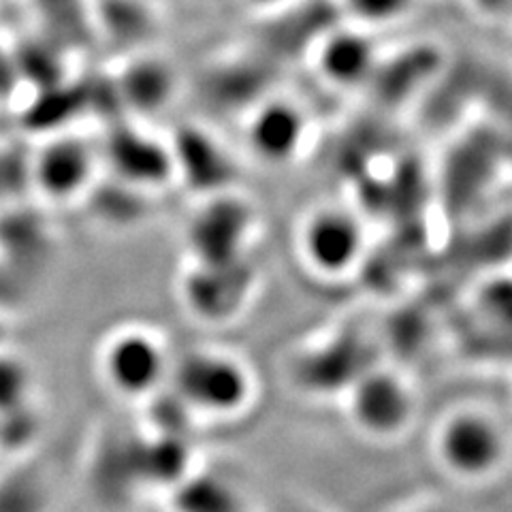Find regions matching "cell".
Instances as JSON below:
<instances>
[{
  "instance_id": "cell-13",
  "label": "cell",
  "mask_w": 512,
  "mask_h": 512,
  "mask_svg": "<svg viewBox=\"0 0 512 512\" xmlns=\"http://www.w3.org/2000/svg\"><path fill=\"white\" fill-rule=\"evenodd\" d=\"M94 22L109 43L118 45L124 54L152 47L163 11L158 0H96Z\"/></svg>"
},
{
  "instance_id": "cell-4",
  "label": "cell",
  "mask_w": 512,
  "mask_h": 512,
  "mask_svg": "<svg viewBox=\"0 0 512 512\" xmlns=\"http://www.w3.org/2000/svg\"><path fill=\"white\" fill-rule=\"evenodd\" d=\"M171 363L165 338L146 325H122L107 333L96 355L103 382L126 399L154 397L169 380Z\"/></svg>"
},
{
  "instance_id": "cell-8",
  "label": "cell",
  "mask_w": 512,
  "mask_h": 512,
  "mask_svg": "<svg viewBox=\"0 0 512 512\" xmlns=\"http://www.w3.org/2000/svg\"><path fill=\"white\" fill-rule=\"evenodd\" d=\"M346 412L361 434L389 440L412 423L414 391L404 376L389 370H367L348 389Z\"/></svg>"
},
{
  "instance_id": "cell-5",
  "label": "cell",
  "mask_w": 512,
  "mask_h": 512,
  "mask_svg": "<svg viewBox=\"0 0 512 512\" xmlns=\"http://www.w3.org/2000/svg\"><path fill=\"white\" fill-rule=\"evenodd\" d=\"M367 235L359 216L342 205H318L297 227V252L310 274L342 280L363 259Z\"/></svg>"
},
{
  "instance_id": "cell-17",
  "label": "cell",
  "mask_w": 512,
  "mask_h": 512,
  "mask_svg": "<svg viewBox=\"0 0 512 512\" xmlns=\"http://www.w3.org/2000/svg\"><path fill=\"white\" fill-rule=\"evenodd\" d=\"M26 190H30L28 148L0 143V212L13 207Z\"/></svg>"
},
{
  "instance_id": "cell-10",
  "label": "cell",
  "mask_w": 512,
  "mask_h": 512,
  "mask_svg": "<svg viewBox=\"0 0 512 512\" xmlns=\"http://www.w3.org/2000/svg\"><path fill=\"white\" fill-rule=\"evenodd\" d=\"M111 86L120 105L133 114V120L146 122V118L173 105L180 94L182 79L169 58L146 47L124 54L118 71L111 77Z\"/></svg>"
},
{
  "instance_id": "cell-9",
  "label": "cell",
  "mask_w": 512,
  "mask_h": 512,
  "mask_svg": "<svg viewBox=\"0 0 512 512\" xmlns=\"http://www.w3.org/2000/svg\"><path fill=\"white\" fill-rule=\"evenodd\" d=\"M378 43L372 30L346 22H335L316 41L308 62L320 82L338 90L365 88L380 60Z\"/></svg>"
},
{
  "instance_id": "cell-7",
  "label": "cell",
  "mask_w": 512,
  "mask_h": 512,
  "mask_svg": "<svg viewBox=\"0 0 512 512\" xmlns=\"http://www.w3.org/2000/svg\"><path fill=\"white\" fill-rule=\"evenodd\" d=\"M312 120L291 96L269 92L244 114V139L250 154L265 165H288L308 148Z\"/></svg>"
},
{
  "instance_id": "cell-3",
  "label": "cell",
  "mask_w": 512,
  "mask_h": 512,
  "mask_svg": "<svg viewBox=\"0 0 512 512\" xmlns=\"http://www.w3.org/2000/svg\"><path fill=\"white\" fill-rule=\"evenodd\" d=\"M103 171L101 146L75 131H54L28 148L30 190L54 205L86 199Z\"/></svg>"
},
{
  "instance_id": "cell-15",
  "label": "cell",
  "mask_w": 512,
  "mask_h": 512,
  "mask_svg": "<svg viewBox=\"0 0 512 512\" xmlns=\"http://www.w3.org/2000/svg\"><path fill=\"white\" fill-rule=\"evenodd\" d=\"M35 393L37 380L30 363L20 352L0 344V419L28 412Z\"/></svg>"
},
{
  "instance_id": "cell-6",
  "label": "cell",
  "mask_w": 512,
  "mask_h": 512,
  "mask_svg": "<svg viewBox=\"0 0 512 512\" xmlns=\"http://www.w3.org/2000/svg\"><path fill=\"white\" fill-rule=\"evenodd\" d=\"M103 169L137 192L158 190L175 178L171 139L158 137L141 120L118 124L101 143Z\"/></svg>"
},
{
  "instance_id": "cell-11",
  "label": "cell",
  "mask_w": 512,
  "mask_h": 512,
  "mask_svg": "<svg viewBox=\"0 0 512 512\" xmlns=\"http://www.w3.org/2000/svg\"><path fill=\"white\" fill-rule=\"evenodd\" d=\"M250 288L244 259L195 261L186 274L184 297L188 308L203 318H227L239 310Z\"/></svg>"
},
{
  "instance_id": "cell-18",
  "label": "cell",
  "mask_w": 512,
  "mask_h": 512,
  "mask_svg": "<svg viewBox=\"0 0 512 512\" xmlns=\"http://www.w3.org/2000/svg\"><path fill=\"white\" fill-rule=\"evenodd\" d=\"M242 3H246L250 9L265 15V13L276 11V9H280V7L288 5V3H293V0H242Z\"/></svg>"
},
{
  "instance_id": "cell-16",
  "label": "cell",
  "mask_w": 512,
  "mask_h": 512,
  "mask_svg": "<svg viewBox=\"0 0 512 512\" xmlns=\"http://www.w3.org/2000/svg\"><path fill=\"white\" fill-rule=\"evenodd\" d=\"M414 0H338V11L346 22L374 30L406 20Z\"/></svg>"
},
{
  "instance_id": "cell-12",
  "label": "cell",
  "mask_w": 512,
  "mask_h": 512,
  "mask_svg": "<svg viewBox=\"0 0 512 512\" xmlns=\"http://www.w3.org/2000/svg\"><path fill=\"white\" fill-rule=\"evenodd\" d=\"M169 139L175 160V175L216 192L229 188L233 158L224 150L218 137L207 133L205 128L186 126L184 131Z\"/></svg>"
},
{
  "instance_id": "cell-1",
  "label": "cell",
  "mask_w": 512,
  "mask_h": 512,
  "mask_svg": "<svg viewBox=\"0 0 512 512\" xmlns=\"http://www.w3.org/2000/svg\"><path fill=\"white\" fill-rule=\"evenodd\" d=\"M171 387L186 414L201 419H235L256 393L250 365L222 348H195L171 363Z\"/></svg>"
},
{
  "instance_id": "cell-14",
  "label": "cell",
  "mask_w": 512,
  "mask_h": 512,
  "mask_svg": "<svg viewBox=\"0 0 512 512\" xmlns=\"http://www.w3.org/2000/svg\"><path fill=\"white\" fill-rule=\"evenodd\" d=\"M438 67V52L429 50L427 45L399 52L391 58L380 56L365 88L372 90L380 101L399 105L408 96L421 92L434 79Z\"/></svg>"
},
{
  "instance_id": "cell-2",
  "label": "cell",
  "mask_w": 512,
  "mask_h": 512,
  "mask_svg": "<svg viewBox=\"0 0 512 512\" xmlns=\"http://www.w3.org/2000/svg\"><path fill=\"white\" fill-rule=\"evenodd\" d=\"M434 455L448 476L463 483H480L504 466L508 457L506 429L485 406L453 408L436 425Z\"/></svg>"
}]
</instances>
